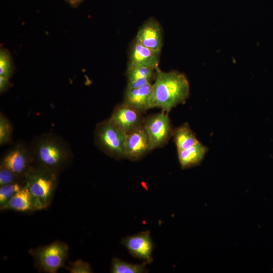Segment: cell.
I'll return each instance as SVG.
<instances>
[{
	"mask_svg": "<svg viewBox=\"0 0 273 273\" xmlns=\"http://www.w3.org/2000/svg\"><path fill=\"white\" fill-rule=\"evenodd\" d=\"M154 107L168 113L188 98L190 85L186 76L178 71L156 69L153 83Z\"/></svg>",
	"mask_w": 273,
	"mask_h": 273,
	"instance_id": "1",
	"label": "cell"
},
{
	"mask_svg": "<svg viewBox=\"0 0 273 273\" xmlns=\"http://www.w3.org/2000/svg\"><path fill=\"white\" fill-rule=\"evenodd\" d=\"M31 150L35 166L57 173L70 163L72 157L67 143L51 133L39 136Z\"/></svg>",
	"mask_w": 273,
	"mask_h": 273,
	"instance_id": "2",
	"label": "cell"
},
{
	"mask_svg": "<svg viewBox=\"0 0 273 273\" xmlns=\"http://www.w3.org/2000/svg\"><path fill=\"white\" fill-rule=\"evenodd\" d=\"M57 173L32 165L24 178L30 193L34 210L46 208L50 203L57 181Z\"/></svg>",
	"mask_w": 273,
	"mask_h": 273,
	"instance_id": "3",
	"label": "cell"
},
{
	"mask_svg": "<svg viewBox=\"0 0 273 273\" xmlns=\"http://www.w3.org/2000/svg\"><path fill=\"white\" fill-rule=\"evenodd\" d=\"M127 133L108 120L100 123L97 128L96 141L107 154L115 157H125Z\"/></svg>",
	"mask_w": 273,
	"mask_h": 273,
	"instance_id": "4",
	"label": "cell"
},
{
	"mask_svg": "<svg viewBox=\"0 0 273 273\" xmlns=\"http://www.w3.org/2000/svg\"><path fill=\"white\" fill-rule=\"evenodd\" d=\"M68 247L64 243L56 241L34 250L33 255L40 269L55 273L61 267L68 255Z\"/></svg>",
	"mask_w": 273,
	"mask_h": 273,
	"instance_id": "5",
	"label": "cell"
},
{
	"mask_svg": "<svg viewBox=\"0 0 273 273\" xmlns=\"http://www.w3.org/2000/svg\"><path fill=\"white\" fill-rule=\"evenodd\" d=\"M143 124L149 136L152 150L163 145L172 133L169 118L164 113L149 116Z\"/></svg>",
	"mask_w": 273,
	"mask_h": 273,
	"instance_id": "6",
	"label": "cell"
},
{
	"mask_svg": "<svg viewBox=\"0 0 273 273\" xmlns=\"http://www.w3.org/2000/svg\"><path fill=\"white\" fill-rule=\"evenodd\" d=\"M33 162L30 148L18 144L9 151L3 158L1 166L7 168L22 178L24 176Z\"/></svg>",
	"mask_w": 273,
	"mask_h": 273,
	"instance_id": "7",
	"label": "cell"
},
{
	"mask_svg": "<svg viewBox=\"0 0 273 273\" xmlns=\"http://www.w3.org/2000/svg\"><path fill=\"white\" fill-rule=\"evenodd\" d=\"M122 243L129 253L134 257L147 263L153 261V243L149 231L123 239Z\"/></svg>",
	"mask_w": 273,
	"mask_h": 273,
	"instance_id": "8",
	"label": "cell"
},
{
	"mask_svg": "<svg viewBox=\"0 0 273 273\" xmlns=\"http://www.w3.org/2000/svg\"><path fill=\"white\" fill-rule=\"evenodd\" d=\"M151 150L149 138L143 124L127 134L125 157L137 159Z\"/></svg>",
	"mask_w": 273,
	"mask_h": 273,
	"instance_id": "9",
	"label": "cell"
},
{
	"mask_svg": "<svg viewBox=\"0 0 273 273\" xmlns=\"http://www.w3.org/2000/svg\"><path fill=\"white\" fill-rule=\"evenodd\" d=\"M135 40L147 48L161 53L163 46V30L154 18L146 21L137 32Z\"/></svg>",
	"mask_w": 273,
	"mask_h": 273,
	"instance_id": "10",
	"label": "cell"
},
{
	"mask_svg": "<svg viewBox=\"0 0 273 273\" xmlns=\"http://www.w3.org/2000/svg\"><path fill=\"white\" fill-rule=\"evenodd\" d=\"M140 112L123 103L114 109L108 120L128 134L142 124Z\"/></svg>",
	"mask_w": 273,
	"mask_h": 273,
	"instance_id": "11",
	"label": "cell"
},
{
	"mask_svg": "<svg viewBox=\"0 0 273 273\" xmlns=\"http://www.w3.org/2000/svg\"><path fill=\"white\" fill-rule=\"evenodd\" d=\"M160 53L147 48L134 39L130 48L127 67L142 66L157 69Z\"/></svg>",
	"mask_w": 273,
	"mask_h": 273,
	"instance_id": "12",
	"label": "cell"
},
{
	"mask_svg": "<svg viewBox=\"0 0 273 273\" xmlns=\"http://www.w3.org/2000/svg\"><path fill=\"white\" fill-rule=\"evenodd\" d=\"M123 103L140 112L154 108L153 83L137 88H126Z\"/></svg>",
	"mask_w": 273,
	"mask_h": 273,
	"instance_id": "13",
	"label": "cell"
},
{
	"mask_svg": "<svg viewBox=\"0 0 273 273\" xmlns=\"http://www.w3.org/2000/svg\"><path fill=\"white\" fill-rule=\"evenodd\" d=\"M156 68L135 66L127 67V85L126 88H137L151 83L156 72Z\"/></svg>",
	"mask_w": 273,
	"mask_h": 273,
	"instance_id": "14",
	"label": "cell"
},
{
	"mask_svg": "<svg viewBox=\"0 0 273 273\" xmlns=\"http://www.w3.org/2000/svg\"><path fill=\"white\" fill-rule=\"evenodd\" d=\"M208 151L207 148L198 142L186 149L178 151V158L183 169L199 164Z\"/></svg>",
	"mask_w": 273,
	"mask_h": 273,
	"instance_id": "15",
	"label": "cell"
},
{
	"mask_svg": "<svg viewBox=\"0 0 273 273\" xmlns=\"http://www.w3.org/2000/svg\"><path fill=\"white\" fill-rule=\"evenodd\" d=\"M1 209L21 212L34 210L32 197L28 188L23 186L6 203L1 206Z\"/></svg>",
	"mask_w": 273,
	"mask_h": 273,
	"instance_id": "16",
	"label": "cell"
},
{
	"mask_svg": "<svg viewBox=\"0 0 273 273\" xmlns=\"http://www.w3.org/2000/svg\"><path fill=\"white\" fill-rule=\"evenodd\" d=\"M173 136L177 151L190 148L199 142L188 124L176 128Z\"/></svg>",
	"mask_w": 273,
	"mask_h": 273,
	"instance_id": "17",
	"label": "cell"
},
{
	"mask_svg": "<svg viewBox=\"0 0 273 273\" xmlns=\"http://www.w3.org/2000/svg\"><path fill=\"white\" fill-rule=\"evenodd\" d=\"M145 262L141 264H133L114 258L111 261V272L112 273H143L147 272Z\"/></svg>",
	"mask_w": 273,
	"mask_h": 273,
	"instance_id": "18",
	"label": "cell"
},
{
	"mask_svg": "<svg viewBox=\"0 0 273 273\" xmlns=\"http://www.w3.org/2000/svg\"><path fill=\"white\" fill-rule=\"evenodd\" d=\"M14 72V65L10 52L4 48L0 51V76L10 79Z\"/></svg>",
	"mask_w": 273,
	"mask_h": 273,
	"instance_id": "19",
	"label": "cell"
},
{
	"mask_svg": "<svg viewBox=\"0 0 273 273\" xmlns=\"http://www.w3.org/2000/svg\"><path fill=\"white\" fill-rule=\"evenodd\" d=\"M13 127L9 119L2 113L0 116V145L3 146L10 142Z\"/></svg>",
	"mask_w": 273,
	"mask_h": 273,
	"instance_id": "20",
	"label": "cell"
},
{
	"mask_svg": "<svg viewBox=\"0 0 273 273\" xmlns=\"http://www.w3.org/2000/svg\"><path fill=\"white\" fill-rule=\"evenodd\" d=\"M22 187L21 185L18 183L1 186L0 206L6 203Z\"/></svg>",
	"mask_w": 273,
	"mask_h": 273,
	"instance_id": "21",
	"label": "cell"
},
{
	"mask_svg": "<svg viewBox=\"0 0 273 273\" xmlns=\"http://www.w3.org/2000/svg\"><path fill=\"white\" fill-rule=\"evenodd\" d=\"M22 177L14 173L10 169L1 166L0 168V186L13 184Z\"/></svg>",
	"mask_w": 273,
	"mask_h": 273,
	"instance_id": "22",
	"label": "cell"
},
{
	"mask_svg": "<svg viewBox=\"0 0 273 273\" xmlns=\"http://www.w3.org/2000/svg\"><path fill=\"white\" fill-rule=\"evenodd\" d=\"M68 270L71 273H90L92 269L90 265L86 262L77 260L70 263Z\"/></svg>",
	"mask_w": 273,
	"mask_h": 273,
	"instance_id": "23",
	"label": "cell"
},
{
	"mask_svg": "<svg viewBox=\"0 0 273 273\" xmlns=\"http://www.w3.org/2000/svg\"><path fill=\"white\" fill-rule=\"evenodd\" d=\"M9 79L0 76V90L1 93L5 92L9 87Z\"/></svg>",
	"mask_w": 273,
	"mask_h": 273,
	"instance_id": "24",
	"label": "cell"
},
{
	"mask_svg": "<svg viewBox=\"0 0 273 273\" xmlns=\"http://www.w3.org/2000/svg\"><path fill=\"white\" fill-rule=\"evenodd\" d=\"M71 6L76 7L79 5L83 0H65Z\"/></svg>",
	"mask_w": 273,
	"mask_h": 273,
	"instance_id": "25",
	"label": "cell"
}]
</instances>
